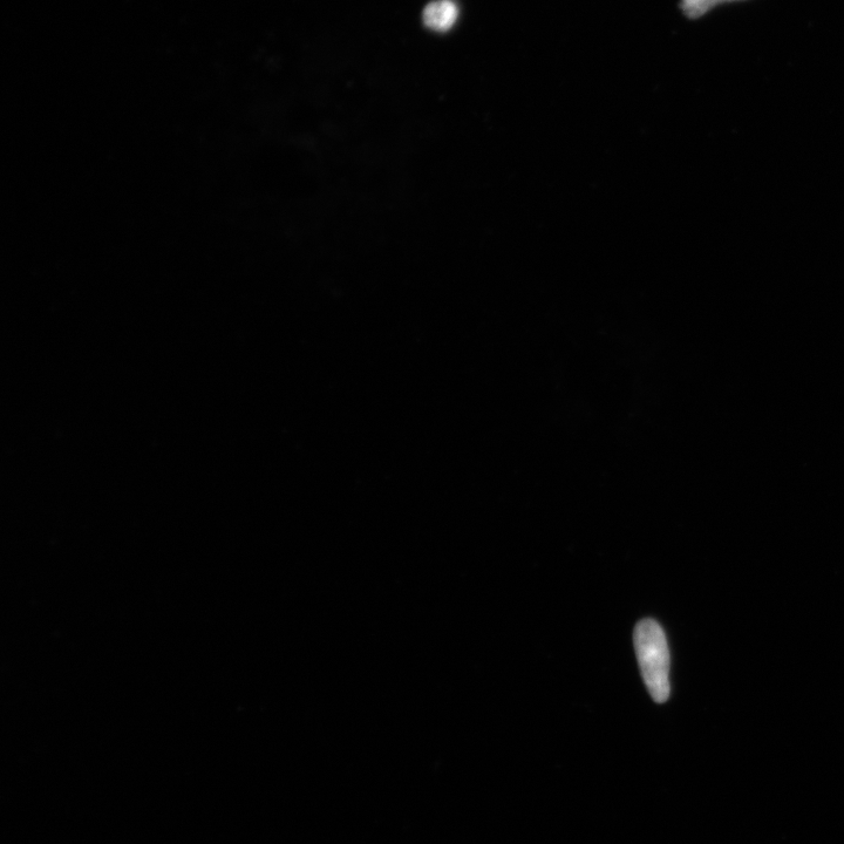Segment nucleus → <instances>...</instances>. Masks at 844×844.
I'll return each instance as SVG.
<instances>
[{"label":"nucleus","mask_w":844,"mask_h":844,"mask_svg":"<svg viewBox=\"0 0 844 844\" xmlns=\"http://www.w3.org/2000/svg\"><path fill=\"white\" fill-rule=\"evenodd\" d=\"M732 2H738V0H683L682 10L687 17L698 19L716 6Z\"/></svg>","instance_id":"nucleus-3"},{"label":"nucleus","mask_w":844,"mask_h":844,"mask_svg":"<svg viewBox=\"0 0 844 844\" xmlns=\"http://www.w3.org/2000/svg\"><path fill=\"white\" fill-rule=\"evenodd\" d=\"M636 655L646 689L658 704L670 697V652L665 633L653 619H643L633 633Z\"/></svg>","instance_id":"nucleus-1"},{"label":"nucleus","mask_w":844,"mask_h":844,"mask_svg":"<svg viewBox=\"0 0 844 844\" xmlns=\"http://www.w3.org/2000/svg\"><path fill=\"white\" fill-rule=\"evenodd\" d=\"M427 27L438 32L451 30L459 17V8L453 0H435L424 11Z\"/></svg>","instance_id":"nucleus-2"}]
</instances>
